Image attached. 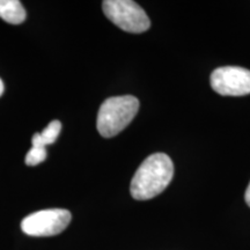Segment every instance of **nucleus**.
<instances>
[{
	"label": "nucleus",
	"mask_w": 250,
	"mask_h": 250,
	"mask_svg": "<svg viewBox=\"0 0 250 250\" xmlns=\"http://www.w3.org/2000/svg\"><path fill=\"white\" fill-rule=\"evenodd\" d=\"M174 176V164L165 153L146 158L131 181V196L137 201H148L169 186Z\"/></svg>",
	"instance_id": "obj_1"
},
{
	"label": "nucleus",
	"mask_w": 250,
	"mask_h": 250,
	"mask_svg": "<svg viewBox=\"0 0 250 250\" xmlns=\"http://www.w3.org/2000/svg\"><path fill=\"white\" fill-rule=\"evenodd\" d=\"M139 110V100L132 95L112 96L105 100L98 114L99 133L111 138L129 125Z\"/></svg>",
	"instance_id": "obj_2"
},
{
	"label": "nucleus",
	"mask_w": 250,
	"mask_h": 250,
	"mask_svg": "<svg viewBox=\"0 0 250 250\" xmlns=\"http://www.w3.org/2000/svg\"><path fill=\"white\" fill-rule=\"evenodd\" d=\"M102 8L112 23L127 33L140 34L151 27L146 12L132 0H104Z\"/></svg>",
	"instance_id": "obj_3"
},
{
	"label": "nucleus",
	"mask_w": 250,
	"mask_h": 250,
	"mask_svg": "<svg viewBox=\"0 0 250 250\" xmlns=\"http://www.w3.org/2000/svg\"><path fill=\"white\" fill-rule=\"evenodd\" d=\"M72 214L64 208H49L34 212L21 221V229L30 236H52L66 229Z\"/></svg>",
	"instance_id": "obj_4"
},
{
	"label": "nucleus",
	"mask_w": 250,
	"mask_h": 250,
	"mask_svg": "<svg viewBox=\"0 0 250 250\" xmlns=\"http://www.w3.org/2000/svg\"><path fill=\"white\" fill-rule=\"evenodd\" d=\"M211 87L223 96L250 94V70L239 66L218 67L211 73Z\"/></svg>",
	"instance_id": "obj_5"
},
{
	"label": "nucleus",
	"mask_w": 250,
	"mask_h": 250,
	"mask_svg": "<svg viewBox=\"0 0 250 250\" xmlns=\"http://www.w3.org/2000/svg\"><path fill=\"white\" fill-rule=\"evenodd\" d=\"M0 18L8 23L20 24L26 20L27 13L19 0H0Z\"/></svg>",
	"instance_id": "obj_6"
},
{
	"label": "nucleus",
	"mask_w": 250,
	"mask_h": 250,
	"mask_svg": "<svg viewBox=\"0 0 250 250\" xmlns=\"http://www.w3.org/2000/svg\"><path fill=\"white\" fill-rule=\"evenodd\" d=\"M62 130V123L59 121H52L48 126L41 133H35L31 139L33 146H40V147H45L46 145L54 144L57 140L59 133Z\"/></svg>",
	"instance_id": "obj_7"
},
{
	"label": "nucleus",
	"mask_w": 250,
	"mask_h": 250,
	"mask_svg": "<svg viewBox=\"0 0 250 250\" xmlns=\"http://www.w3.org/2000/svg\"><path fill=\"white\" fill-rule=\"evenodd\" d=\"M46 159V149L45 147H40V146H31L26 155V165L27 166H36L40 165Z\"/></svg>",
	"instance_id": "obj_8"
},
{
	"label": "nucleus",
	"mask_w": 250,
	"mask_h": 250,
	"mask_svg": "<svg viewBox=\"0 0 250 250\" xmlns=\"http://www.w3.org/2000/svg\"><path fill=\"white\" fill-rule=\"evenodd\" d=\"M245 199H246V203L248 204V206L250 208V183L248 188H247L246 190V193H245Z\"/></svg>",
	"instance_id": "obj_9"
},
{
	"label": "nucleus",
	"mask_w": 250,
	"mask_h": 250,
	"mask_svg": "<svg viewBox=\"0 0 250 250\" xmlns=\"http://www.w3.org/2000/svg\"><path fill=\"white\" fill-rule=\"evenodd\" d=\"M4 89H5V87H4V83H2V80L0 79V96L2 95V93H4Z\"/></svg>",
	"instance_id": "obj_10"
}]
</instances>
